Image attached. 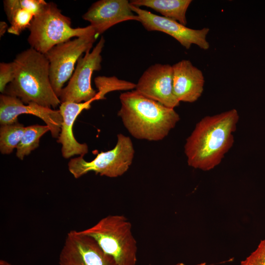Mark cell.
I'll use <instances>...</instances> for the list:
<instances>
[{"label": "cell", "mask_w": 265, "mask_h": 265, "mask_svg": "<svg viewBox=\"0 0 265 265\" xmlns=\"http://www.w3.org/2000/svg\"><path fill=\"white\" fill-rule=\"evenodd\" d=\"M22 114L35 115L48 126L52 135L58 138L63 118L59 110L40 106L35 103L25 105L19 98L2 94L0 96V123L1 125L18 122V117Z\"/></svg>", "instance_id": "obj_12"}, {"label": "cell", "mask_w": 265, "mask_h": 265, "mask_svg": "<svg viewBox=\"0 0 265 265\" xmlns=\"http://www.w3.org/2000/svg\"><path fill=\"white\" fill-rule=\"evenodd\" d=\"M105 39L102 36L92 51H87L78 60L77 66L67 85L61 91V103L71 102L76 103L98 100L97 92L91 86V78L94 71L101 68V53Z\"/></svg>", "instance_id": "obj_8"}, {"label": "cell", "mask_w": 265, "mask_h": 265, "mask_svg": "<svg viewBox=\"0 0 265 265\" xmlns=\"http://www.w3.org/2000/svg\"><path fill=\"white\" fill-rule=\"evenodd\" d=\"M82 19L90 23L97 35L103 33L113 26L127 21L140 22L127 0H100L90 6Z\"/></svg>", "instance_id": "obj_13"}, {"label": "cell", "mask_w": 265, "mask_h": 265, "mask_svg": "<svg viewBox=\"0 0 265 265\" xmlns=\"http://www.w3.org/2000/svg\"><path fill=\"white\" fill-rule=\"evenodd\" d=\"M13 62L15 78L3 94L26 104L32 102L51 108L61 104L52 86L49 62L44 54L30 47L18 53Z\"/></svg>", "instance_id": "obj_3"}, {"label": "cell", "mask_w": 265, "mask_h": 265, "mask_svg": "<svg viewBox=\"0 0 265 265\" xmlns=\"http://www.w3.org/2000/svg\"><path fill=\"white\" fill-rule=\"evenodd\" d=\"M172 68L174 92L179 101L196 102L204 90L205 80L201 70L186 59L173 64Z\"/></svg>", "instance_id": "obj_14"}, {"label": "cell", "mask_w": 265, "mask_h": 265, "mask_svg": "<svg viewBox=\"0 0 265 265\" xmlns=\"http://www.w3.org/2000/svg\"><path fill=\"white\" fill-rule=\"evenodd\" d=\"M50 129L47 125H33L26 127L21 140L17 147L16 156L23 160L39 146L40 137Z\"/></svg>", "instance_id": "obj_17"}, {"label": "cell", "mask_w": 265, "mask_h": 265, "mask_svg": "<svg viewBox=\"0 0 265 265\" xmlns=\"http://www.w3.org/2000/svg\"><path fill=\"white\" fill-rule=\"evenodd\" d=\"M173 265H185L183 263H179ZM196 265H206V264L205 263H202L201 264H197Z\"/></svg>", "instance_id": "obj_26"}, {"label": "cell", "mask_w": 265, "mask_h": 265, "mask_svg": "<svg viewBox=\"0 0 265 265\" xmlns=\"http://www.w3.org/2000/svg\"><path fill=\"white\" fill-rule=\"evenodd\" d=\"M239 118L233 108L199 121L184 146L188 165L205 171L218 165L234 144Z\"/></svg>", "instance_id": "obj_1"}, {"label": "cell", "mask_w": 265, "mask_h": 265, "mask_svg": "<svg viewBox=\"0 0 265 265\" xmlns=\"http://www.w3.org/2000/svg\"><path fill=\"white\" fill-rule=\"evenodd\" d=\"M0 265H12L11 264L9 263V262L4 260H0Z\"/></svg>", "instance_id": "obj_25"}, {"label": "cell", "mask_w": 265, "mask_h": 265, "mask_svg": "<svg viewBox=\"0 0 265 265\" xmlns=\"http://www.w3.org/2000/svg\"><path fill=\"white\" fill-rule=\"evenodd\" d=\"M80 232L93 238L116 265H135L137 246L132 224L123 215H109Z\"/></svg>", "instance_id": "obj_5"}, {"label": "cell", "mask_w": 265, "mask_h": 265, "mask_svg": "<svg viewBox=\"0 0 265 265\" xmlns=\"http://www.w3.org/2000/svg\"><path fill=\"white\" fill-rule=\"evenodd\" d=\"M131 7L147 30L159 31L168 34L187 50L193 44L204 50L209 49L210 44L206 39L210 31L209 28L192 29L176 21L156 15L140 7L131 4Z\"/></svg>", "instance_id": "obj_9"}, {"label": "cell", "mask_w": 265, "mask_h": 265, "mask_svg": "<svg viewBox=\"0 0 265 265\" xmlns=\"http://www.w3.org/2000/svg\"><path fill=\"white\" fill-rule=\"evenodd\" d=\"M9 27L7 23L4 21L0 22V38L3 36L6 31H8Z\"/></svg>", "instance_id": "obj_24"}, {"label": "cell", "mask_w": 265, "mask_h": 265, "mask_svg": "<svg viewBox=\"0 0 265 265\" xmlns=\"http://www.w3.org/2000/svg\"><path fill=\"white\" fill-rule=\"evenodd\" d=\"M96 35L83 36L58 44L45 54L49 62L53 89L59 98L64 83L71 78L75 65L83 53L92 48Z\"/></svg>", "instance_id": "obj_7"}, {"label": "cell", "mask_w": 265, "mask_h": 265, "mask_svg": "<svg viewBox=\"0 0 265 265\" xmlns=\"http://www.w3.org/2000/svg\"><path fill=\"white\" fill-rule=\"evenodd\" d=\"M26 127L19 122L1 125L0 150L3 154L11 153L16 148L24 135Z\"/></svg>", "instance_id": "obj_18"}, {"label": "cell", "mask_w": 265, "mask_h": 265, "mask_svg": "<svg viewBox=\"0 0 265 265\" xmlns=\"http://www.w3.org/2000/svg\"><path fill=\"white\" fill-rule=\"evenodd\" d=\"M28 29L27 42L30 47L43 54L72 37L97 35L90 25L72 27L70 18L63 15L52 2H47L41 12L34 17Z\"/></svg>", "instance_id": "obj_4"}, {"label": "cell", "mask_w": 265, "mask_h": 265, "mask_svg": "<svg viewBox=\"0 0 265 265\" xmlns=\"http://www.w3.org/2000/svg\"><path fill=\"white\" fill-rule=\"evenodd\" d=\"M93 102L80 103L66 102L60 104L59 110L63 121L57 142L61 144L62 155L66 159L75 155L83 157L88 152L87 145L78 142L74 137L73 127L78 115L83 110L89 109Z\"/></svg>", "instance_id": "obj_15"}, {"label": "cell", "mask_w": 265, "mask_h": 265, "mask_svg": "<svg viewBox=\"0 0 265 265\" xmlns=\"http://www.w3.org/2000/svg\"><path fill=\"white\" fill-rule=\"evenodd\" d=\"M34 17V14L27 10L25 9L16 10L7 17L11 24L7 32L16 35H20L25 29H28Z\"/></svg>", "instance_id": "obj_20"}, {"label": "cell", "mask_w": 265, "mask_h": 265, "mask_svg": "<svg viewBox=\"0 0 265 265\" xmlns=\"http://www.w3.org/2000/svg\"><path fill=\"white\" fill-rule=\"evenodd\" d=\"M118 115L134 138L149 141L164 139L180 121L174 108L164 106L135 90L120 94Z\"/></svg>", "instance_id": "obj_2"}, {"label": "cell", "mask_w": 265, "mask_h": 265, "mask_svg": "<svg viewBox=\"0 0 265 265\" xmlns=\"http://www.w3.org/2000/svg\"><path fill=\"white\" fill-rule=\"evenodd\" d=\"M134 154L131 138L119 133L116 144L112 149L101 152L89 161L84 159L83 156L72 159L68 163V169L76 179L91 171L101 176L116 178L128 171L132 162Z\"/></svg>", "instance_id": "obj_6"}, {"label": "cell", "mask_w": 265, "mask_h": 265, "mask_svg": "<svg viewBox=\"0 0 265 265\" xmlns=\"http://www.w3.org/2000/svg\"><path fill=\"white\" fill-rule=\"evenodd\" d=\"M240 265H265V239L260 241L257 248Z\"/></svg>", "instance_id": "obj_23"}, {"label": "cell", "mask_w": 265, "mask_h": 265, "mask_svg": "<svg viewBox=\"0 0 265 265\" xmlns=\"http://www.w3.org/2000/svg\"><path fill=\"white\" fill-rule=\"evenodd\" d=\"M191 0H132L130 4L136 7L146 6L160 13L163 17L186 26V11Z\"/></svg>", "instance_id": "obj_16"}, {"label": "cell", "mask_w": 265, "mask_h": 265, "mask_svg": "<svg viewBox=\"0 0 265 265\" xmlns=\"http://www.w3.org/2000/svg\"><path fill=\"white\" fill-rule=\"evenodd\" d=\"M94 82L98 90L97 95L99 100L105 99V95L111 91H127L136 87L135 83L120 80L115 76H98L94 79Z\"/></svg>", "instance_id": "obj_19"}, {"label": "cell", "mask_w": 265, "mask_h": 265, "mask_svg": "<svg viewBox=\"0 0 265 265\" xmlns=\"http://www.w3.org/2000/svg\"><path fill=\"white\" fill-rule=\"evenodd\" d=\"M47 3L44 0H5L3 6L7 17L18 9L30 11L35 16L41 12Z\"/></svg>", "instance_id": "obj_21"}, {"label": "cell", "mask_w": 265, "mask_h": 265, "mask_svg": "<svg viewBox=\"0 0 265 265\" xmlns=\"http://www.w3.org/2000/svg\"><path fill=\"white\" fill-rule=\"evenodd\" d=\"M135 89L141 95L166 107L174 108L180 105L174 92L173 68L170 64L151 65L141 76Z\"/></svg>", "instance_id": "obj_11"}, {"label": "cell", "mask_w": 265, "mask_h": 265, "mask_svg": "<svg viewBox=\"0 0 265 265\" xmlns=\"http://www.w3.org/2000/svg\"><path fill=\"white\" fill-rule=\"evenodd\" d=\"M15 65L13 61L0 63V91L4 93L6 87L14 79Z\"/></svg>", "instance_id": "obj_22"}, {"label": "cell", "mask_w": 265, "mask_h": 265, "mask_svg": "<svg viewBox=\"0 0 265 265\" xmlns=\"http://www.w3.org/2000/svg\"><path fill=\"white\" fill-rule=\"evenodd\" d=\"M58 265H116L92 238L80 231H70L60 251Z\"/></svg>", "instance_id": "obj_10"}]
</instances>
